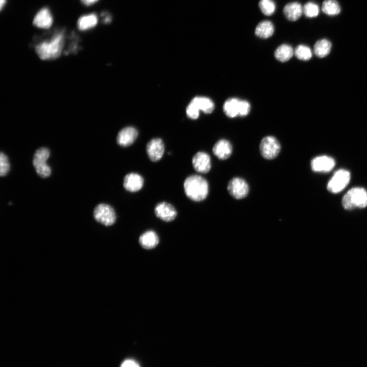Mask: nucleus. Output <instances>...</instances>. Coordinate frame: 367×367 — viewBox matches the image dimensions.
I'll return each instance as SVG.
<instances>
[{
    "mask_svg": "<svg viewBox=\"0 0 367 367\" xmlns=\"http://www.w3.org/2000/svg\"><path fill=\"white\" fill-rule=\"evenodd\" d=\"M65 44V32L59 31L51 39L41 42L36 45V52L42 60H52L59 57Z\"/></svg>",
    "mask_w": 367,
    "mask_h": 367,
    "instance_id": "obj_1",
    "label": "nucleus"
},
{
    "mask_svg": "<svg viewBox=\"0 0 367 367\" xmlns=\"http://www.w3.org/2000/svg\"><path fill=\"white\" fill-rule=\"evenodd\" d=\"M187 196L191 200L199 202L205 200L209 194V185L207 180L199 175L188 177L183 183Z\"/></svg>",
    "mask_w": 367,
    "mask_h": 367,
    "instance_id": "obj_2",
    "label": "nucleus"
},
{
    "mask_svg": "<svg viewBox=\"0 0 367 367\" xmlns=\"http://www.w3.org/2000/svg\"><path fill=\"white\" fill-rule=\"evenodd\" d=\"M342 205L347 210L366 207L367 192L362 188H353L344 196Z\"/></svg>",
    "mask_w": 367,
    "mask_h": 367,
    "instance_id": "obj_3",
    "label": "nucleus"
},
{
    "mask_svg": "<svg viewBox=\"0 0 367 367\" xmlns=\"http://www.w3.org/2000/svg\"><path fill=\"white\" fill-rule=\"evenodd\" d=\"M50 155V150L46 148H41L35 153L33 164L37 174L42 178L49 177L52 172L47 161Z\"/></svg>",
    "mask_w": 367,
    "mask_h": 367,
    "instance_id": "obj_4",
    "label": "nucleus"
},
{
    "mask_svg": "<svg viewBox=\"0 0 367 367\" xmlns=\"http://www.w3.org/2000/svg\"><path fill=\"white\" fill-rule=\"evenodd\" d=\"M281 150L280 142L272 136L265 137L260 145V153L264 158L267 160H272L277 158Z\"/></svg>",
    "mask_w": 367,
    "mask_h": 367,
    "instance_id": "obj_5",
    "label": "nucleus"
},
{
    "mask_svg": "<svg viewBox=\"0 0 367 367\" xmlns=\"http://www.w3.org/2000/svg\"><path fill=\"white\" fill-rule=\"evenodd\" d=\"M94 216L97 222L106 226L112 225L116 220L115 210L111 206L106 204H99L96 207Z\"/></svg>",
    "mask_w": 367,
    "mask_h": 367,
    "instance_id": "obj_6",
    "label": "nucleus"
},
{
    "mask_svg": "<svg viewBox=\"0 0 367 367\" xmlns=\"http://www.w3.org/2000/svg\"><path fill=\"white\" fill-rule=\"evenodd\" d=\"M350 179V172L345 169H340L334 173L329 182L328 190L334 194L340 193L348 185Z\"/></svg>",
    "mask_w": 367,
    "mask_h": 367,
    "instance_id": "obj_7",
    "label": "nucleus"
},
{
    "mask_svg": "<svg viewBox=\"0 0 367 367\" xmlns=\"http://www.w3.org/2000/svg\"><path fill=\"white\" fill-rule=\"evenodd\" d=\"M227 191L229 194L236 200H241L247 197L249 193L248 182L240 177H234L228 183Z\"/></svg>",
    "mask_w": 367,
    "mask_h": 367,
    "instance_id": "obj_8",
    "label": "nucleus"
},
{
    "mask_svg": "<svg viewBox=\"0 0 367 367\" xmlns=\"http://www.w3.org/2000/svg\"><path fill=\"white\" fill-rule=\"evenodd\" d=\"M164 150V144L160 139H153L147 145V153L152 162H156L161 160Z\"/></svg>",
    "mask_w": 367,
    "mask_h": 367,
    "instance_id": "obj_9",
    "label": "nucleus"
},
{
    "mask_svg": "<svg viewBox=\"0 0 367 367\" xmlns=\"http://www.w3.org/2000/svg\"><path fill=\"white\" fill-rule=\"evenodd\" d=\"M155 213L158 218L166 222L173 221L177 216L175 208L166 202L158 204L155 208Z\"/></svg>",
    "mask_w": 367,
    "mask_h": 367,
    "instance_id": "obj_10",
    "label": "nucleus"
},
{
    "mask_svg": "<svg viewBox=\"0 0 367 367\" xmlns=\"http://www.w3.org/2000/svg\"><path fill=\"white\" fill-rule=\"evenodd\" d=\"M335 160L329 156H322L314 158L311 163L313 171L318 172H328L335 167Z\"/></svg>",
    "mask_w": 367,
    "mask_h": 367,
    "instance_id": "obj_11",
    "label": "nucleus"
},
{
    "mask_svg": "<svg viewBox=\"0 0 367 367\" xmlns=\"http://www.w3.org/2000/svg\"><path fill=\"white\" fill-rule=\"evenodd\" d=\"M137 130L129 127L122 129L118 134L117 143L121 147H128L132 145L138 137Z\"/></svg>",
    "mask_w": 367,
    "mask_h": 367,
    "instance_id": "obj_12",
    "label": "nucleus"
},
{
    "mask_svg": "<svg viewBox=\"0 0 367 367\" xmlns=\"http://www.w3.org/2000/svg\"><path fill=\"white\" fill-rule=\"evenodd\" d=\"M193 165L197 171L207 173L211 168V158L207 153L199 152L194 156Z\"/></svg>",
    "mask_w": 367,
    "mask_h": 367,
    "instance_id": "obj_13",
    "label": "nucleus"
},
{
    "mask_svg": "<svg viewBox=\"0 0 367 367\" xmlns=\"http://www.w3.org/2000/svg\"><path fill=\"white\" fill-rule=\"evenodd\" d=\"M144 178L136 173L127 174L124 179L125 189L131 193H136L141 191L144 187Z\"/></svg>",
    "mask_w": 367,
    "mask_h": 367,
    "instance_id": "obj_14",
    "label": "nucleus"
},
{
    "mask_svg": "<svg viewBox=\"0 0 367 367\" xmlns=\"http://www.w3.org/2000/svg\"><path fill=\"white\" fill-rule=\"evenodd\" d=\"M53 22V19L51 12L48 8L40 10L35 16L33 25L36 27L41 29L50 28Z\"/></svg>",
    "mask_w": 367,
    "mask_h": 367,
    "instance_id": "obj_15",
    "label": "nucleus"
},
{
    "mask_svg": "<svg viewBox=\"0 0 367 367\" xmlns=\"http://www.w3.org/2000/svg\"><path fill=\"white\" fill-rule=\"evenodd\" d=\"M233 152L231 144L226 140L218 141L214 146L213 153L220 160H226L230 158Z\"/></svg>",
    "mask_w": 367,
    "mask_h": 367,
    "instance_id": "obj_16",
    "label": "nucleus"
},
{
    "mask_svg": "<svg viewBox=\"0 0 367 367\" xmlns=\"http://www.w3.org/2000/svg\"><path fill=\"white\" fill-rule=\"evenodd\" d=\"M141 246L146 250L155 248L159 242V238L156 233L153 231H148L143 234L140 238Z\"/></svg>",
    "mask_w": 367,
    "mask_h": 367,
    "instance_id": "obj_17",
    "label": "nucleus"
},
{
    "mask_svg": "<svg viewBox=\"0 0 367 367\" xmlns=\"http://www.w3.org/2000/svg\"><path fill=\"white\" fill-rule=\"evenodd\" d=\"M303 13V8L298 3H292L287 5L284 9V14L289 21H295L298 20Z\"/></svg>",
    "mask_w": 367,
    "mask_h": 367,
    "instance_id": "obj_18",
    "label": "nucleus"
},
{
    "mask_svg": "<svg viewBox=\"0 0 367 367\" xmlns=\"http://www.w3.org/2000/svg\"><path fill=\"white\" fill-rule=\"evenodd\" d=\"M240 100L232 98L225 101L223 105V111L227 116L234 118L239 116Z\"/></svg>",
    "mask_w": 367,
    "mask_h": 367,
    "instance_id": "obj_19",
    "label": "nucleus"
},
{
    "mask_svg": "<svg viewBox=\"0 0 367 367\" xmlns=\"http://www.w3.org/2000/svg\"><path fill=\"white\" fill-rule=\"evenodd\" d=\"M274 31L273 24L269 21H264L260 23L255 30L256 35L261 38L266 39L271 37Z\"/></svg>",
    "mask_w": 367,
    "mask_h": 367,
    "instance_id": "obj_20",
    "label": "nucleus"
},
{
    "mask_svg": "<svg viewBox=\"0 0 367 367\" xmlns=\"http://www.w3.org/2000/svg\"><path fill=\"white\" fill-rule=\"evenodd\" d=\"M98 18L95 14L81 17L78 21V27L81 31H85L94 28L98 24Z\"/></svg>",
    "mask_w": 367,
    "mask_h": 367,
    "instance_id": "obj_21",
    "label": "nucleus"
},
{
    "mask_svg": "<svg viewBox=\"0 0 367 367\" xmlns=\"http://www.w3.org/2000/svg\"><path fill=\"white\" fill-rule=\"evenodd\" d=\"M294 50L288 44H282L279 46L274 52L276 59L281 62H287L294 55Z\"/></svg>",
    "mask_w": 367,
    "mask_h": 367,
    "instance_id": "obj_22",
    "label": "nucleus"
},
{
    "mask_svg": "<svg viewBox=\"0 0 367 367\" xmlns=\"http://www.w3.org/2000/svg\"><path fill=\"white\" fill-rule=\"evenodd\" d=\"M205 113H211L215 108V105L212 100L204 97H197L192 100Z\"/></svg>",
    "mask_w": 367,
    "mask_h": 367,
    "instance_id": "obj_23",
    "label": "nucleus"
},
{
    "mask_svg": "<svg viewBox=\"0 0 367 367\" xmlns=\"http://www.w3.org/2000/svg\"><path fill=\"white\" fill-rule=\"evenodd\" d=\"M332 49L331 42L326 39L318 40L314 45V53L319 58H324L330 53Z\"/></svg>",
    "mask_w": 367,
    "mask_h": 367,
    "instance_id": "obj_24",
    "label": "nucleus"
},
{
    "mask_svg": "<svg viewBox=\"0 0 367 367\" xmlns=\"http://www.w3.org/2000/svg\"><path fill=\"white\" fill-rule=\"evenodd\" d=\"M322 10L328 16H335L341 12V7L336 0H326L323 3Z\"/></svg>",
    "mask_w": 367,
    "mask_h": 367,
    "instance_id": "obj_25",
    "label": "nucleus"
},
{
    "mask_svg": "<svg viewBox=\"0 0 367 367\" xmlns=\"http://www.w3.org/2000/svg\"><path fill=\"white\" fill-rule=\"evenodd\" d=\"M294 55L300 60L308 61L312 57L313 54L309 47L301 44L296 48Z\"/></svg>",
    "mask_w": 367,
    "mask_h": 367,
    "instance_id": "obj_26",
    "label": "nucleus"
},
{
    "mask_svg": "<svg viewBox=\"0 0 367 367\" xmlns=\"http://www.w3.org/2000/svg\"><path fill=\"white\" fill-rule=\"evenodd\" d=\"M319 12L318 5L312 2L306 4L303 7V13L308 18H315L318 16Z\"/></svg>",
    "mask_w": 367,
    "mask_h": 367,
    "instance_id": "obj_27",
    "label": "nucleus"
},
{
    "mask_svg": "<svg viewBox=\"0 0 367 367\" xmlns=\"http://www.w3.org/2000/svg\"><path fill=\"white\" fill-rule=\"evenodd\" d=\"M259 7L262 12L267 16L273 15L276 9V5L272 0H261Z\"/></svg>",
    "mask_w": 367,
    "mask_h": 367,
    "instance_id": "obj_28",
    "label": "nucleus"
},
{
    "mask_svg": "<svg viewBox=\"0 0 367 367\" xmlns=\"http://www.w3.org/2000/svg\"><path fill=\"white\" fill-rule=\"evenodd\" d=\"M10 164L8 156L4 153L0 154V175L5 176L10 171Z\"/></svg>",
    "mask_w": 367,
    "mask_h": 367,
    "instance_id": "obj_29",
    "label": "nucleus"
},
{
    "mask_svg": "<svg viewBox=\"0 0 367 367\" xmlns=\"http://www.w3.org/2000/svg\"><path fill=\"white\" fill-rule=\"evenodd\" d=\"M200 110L198 106L192 101L187 108V112L189 117L196 119L199 116Z\"/></svg>",
    "mask_w": 367,
    "mask_h": 367,
    "instance_id": "obj_30",
    "label": "nucleus"
},
{
    "mask_svg": "<svg viewBox=\"0 0 367 367\" xmlns=\"http://www.w3.org/2000/svg\"><path fill=\"white\" fill-rule=\"evenodd\" d=\"M251 111V105L246 100H240L239 116L244 117L247 116Z\"/></svg>",
    "mask_w": 367,
    "mask_h": 367,
    "instance_id": "obj_31",
    "label": "nucleus"
},
{
    "mask_svg": "<svg viewBox=\"0 0 367 367\" xmlns=\"http://www.w3.org/2000/svg\"><path fill=\"white\" fill-rule=\"evenodd\" d=\"M120 367H140V365L134 360L128 359L122 363Z\"/></svg>",
    "mask_w": 367,
    "mask_h": 367,
    "instance_id": "obj_32",
    "label": "nucleus"
},
{
    "mask_svg": "<svg viewBox=\"0 0 367 367\" xmlns=\"http://www.w3.org/2000/svg\"><path fill=\"white\" fill-rule=\"evenodd\" d=\"M82 3L86 6H90L98 2L99 0H81Z\"/></svg>",
    "mask_w": 367,
    "mask_h": 367,
    "instance_id": "obj_33",
    "label": "nucleus"
},
{
    "mask_svg": "<svg viewBox=\"0 0 367 367\" xmlns=\"http://www.w3.org/2000/svg\"><path fill=\"white\" fill-rule=\"evenodd\" d=\"M7 0H1V3H0V8L2 11L4 9V7L6 5Z\"/></svg>",
    "mask_w": 367,
    "mask_h": 367,
    "instance_id": "obj_34",
    "label": "nucleus"
},
{
    "mask_svg": "<svg viewBox=\"0 0 367 367\" xmlns=\"http://www.w3.org/2000/svg\"><path fill=\"white\" fill-rule=\"evenodd\" d=\"M111 20L110 16H107L106 17L104 20V22L105 23L107 24V23H110L111 22Z\"/></svg>",
    "mask_w": 367,
    "mask_h": 367,
    "instance_id": "obj_35",
    "label": "nucleus"
}]
</instances>
